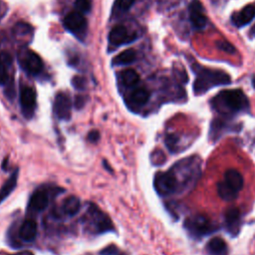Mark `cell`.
<instances>
[{"label": "cell", "mask_w": 255, "mask_h": 255, "mask_svg": "<svg viewBox=\"0 0 255 255\" xmlns=\"http://www.w3.org/2000/svg\"><path fill=\"white\" fill-rule=\"evenodd\" d=\"M87 25V20L84 15L79 11L70 12L64 19V26L71 32H79Z\"/></svg>", "instance_id": "cell-12"}, {"label": "cell", "mask_w": 255, "mask_h": 255, "mask_svg": "<svg viewBox=\"0 0 255 255\" xmlns=\"http://www.w3.org/2000/svg\"><path fill=\"white\" fill-rule=\"evenodd\" d=\"M135 35H129L127 28L122 25L114 27L109 34V40L114 45L126 44L130 41H133Z\"/></svg>", "instance_id": "cell-13"}, {"label": "cell", "mask_w": 255, "mask_h": 255, "mask_svg": "<svg viewBox=\"0 0 255 255\" xmlns=\"http://www.w3.org/2000/svg\"><path fill=\"white\" fill-rule=\"evenodd\" d=\"M183 226L190 236L194 238L203 237L216 229L212 221L206 215L201 213H196L187 217Z\"/></svg>", "instance_id": "cell-4"}, {"label": "cell", "mask_w": 255, "mask_h": 255, "mask_svg": "<svg viewBox=\"0 0 255 255\" xmlns=\"http://www.w3.org/2000/svg\"><path fill=\"white\" fill-rule=\"evenodd\" d=\"M136 58V53L132 49H128L120 53L114 60L113 63L115 65H128L132 63Z\"/></svg>", "instance_id": "cell-24"}, {"label": "cell", "mask_w": 255, "mask_h": 255, "mask_svg": "<svg viewBox=\"0 0 255 255\" xmlns=\"http://www.w3.org/2000/svg\"><path fill=\"white\" fill-rule=\"evenodd\" d=\"M49 204V194L44 189L35 190L30 196L28 209L33 212H41L47 208Z\"/></svg>", "instance_id": "cell-11"}, {"label": "cell", "mask_w": 255, "mask_h": 255, "mask_svg": "<svg viewBox=\"0 0 255 255\" xmlns=\"http://www.w3.org/2000/svg\"><path fill=\"white\" fill-rule=\"evenodd\" d=\"M81 208L80 199L76 195H70L63 201L62 211L64 214L68 216L76 215Z\"/></svg>", "instance_id": "cell-20"}, {"label": "cell", "mask_w": 255, "mask_h": 255, "mask_svg": "<svg viewBox=\"0 0 255 255\" xmlns=\"http://www.w3.org/2000/svg\"><path fill=\"white\" fill-rule=\"evenodd\" d=\"M89 214V224L96 233H104L108 231H113L114 226L110 217L105 214L101 209H99L95 204H90L88 210Z\"/></svg>", "instance_id": "cell-6"}, {"label": "cell", "mask_w": 255, "mask_h": 255, "mask_svg": "<svg viewBox=\"0 0 255 255\" xmlns=\"http://www.w3.org/2000/svg\"><path fill=\"white\" fill-rule=\"evenodd\" d=\"M215 46L217 49L228 53V54H233L235 53V48L233 45H231L229 42L225 41V40H218L215 42Z\"/></svg>", "instance_id": "cell-26"}, {"label": "cell", "mask_w": 255, "mask_h": 255, "mask_svg": "<svg viewBox=\"0 0 255 255\" xmlns=\"http://www.w3.org/2000/svg\"><path fill=\"white\" fill-rule=\"evenodd\" d=\"M254 17H255V7L253 5H247L237 15H234L232 17V20L236 26L241 27L250 23Z\"/></svg>", "instance_id": "cell-18"}, {"label": "cell", "mask_w": 255, "mask_h": 255, "mask_svg": "<svg viewBox=\"0 0 255 255\" xmlns=\"http://www.w3.org/2000/svg\"><path fill=\"white\" fill-rule=\"evenodd\" d=\"M134 0H117V6L121 9V10H128L130 8V6L133 4Z\"/></svg>", "instance_id": "cell-30"}, {"label": "cell", "mask_w": 255, "mask_h": 255, "mask_svg": "<svg viewBox=\"0 0 255 255\" xmlns=\"http://www.w3.org/2000/svg\"><path fill=\"white\" fill-rule=\"evenodd\" d=\"M224 226L229 234L236 236L240 231L241 214L237 207H229L224 213Z\"/></svg>", "instance_id": "cell-10"}, {"label": "cell", "mask_w": 255, "mask_h": 255, "mask_svg": "<svg viewBox=\"0 0 255 255\" xmlns=\"http://www.w3.org/2000/svg\"><path fill=\"white\" fill-rule=\"evenodd\" d=\"M12 64L11 56L6 52L0 53V85H5L8 82V68Z\"/></svg>", "instance_id": "cell-21"}, {"label": "cell", "mask_w": 255, "mask_h": 255, "mask_svg": "<svg viewBox=\"0 0 255 255\" xmlns=\"http://www.w3.org/2000/svg\"><path fill=\"white\" fill-rule=\"evenodd\" d=\"M224 181L236 192H239L244 184L242 174L236 169H228L224 173Z\"/></svg>", "instance_id": "cell-17"}, {"label": "cell", "mask_w": 255, "mask_h": 255, "mask_svg": "<svg viewBox=\"0 0 255 255\" xmlns=\"http://www.w3.org/2000/svg\"><path fill=\"white\" fill-rule=\"evenodd\" d=\"M153 186L157 194L160 196L171 195L178 190L177 180L170 169L168 171L157 172L154 175Z\"/></svg>", "instance_id": "cell-5"}, {"label": "cell", "mask_w": 255, "mask_h": 255, "mask_svg": "<svg viewBox=\"0 0 255 255\" xmlns=\"http://www.w3.org/2000/svg\"><path fill=\"white\" fill-rule=\"evenodd\" d=\"M85 105V101H84V98L79 96L76 98V101H75V106L77 109H81L83 106Z\"/></svg>", "instance_id": "cell-32"}, {"label": "cell", "mask_w": 255, "mask_h": 255, "mask_svg": "<svg viewBox=\"0 0 255 255\" xmlns=\"http://www.w3.org/2000/svg\"><path fill=\"white\" fill-rule=\"evenodd\" d=\"M20 105L22 114L26 119H31L36 108V93L30 87H25L20 93Z\"/></svg>", "instance_id": "cell-9"}, {"label": "cell", "mask_w": 255, "mask_h": 255, "mask_svg": "<svg viewBox=\"0 0 255 255\" xmlns=\"http://www.w3.org/2000/svg\"><path fill=\"white\" fill-rule=\"evenodd\" d=\"M206 251L209 255H228V246L221 237L211 238L207 245Z\"/></svg>", "instance_id": "cell-16"}, {"label": "cell", "mask_w": 255, "mask_h": 255, "mask_svg": "<svg viewBox=\"0 0 255 255\" xmlns=\"http://www.w3.org/2000/svg\"><path fill=\"white\" fill-rule=\"evenodd\" d=\"M130 100L134 105L143 106L149 100V92L143 88L136 89L131 93Z\"/></svg>", "instance_id": "cell-25"}, {"label": "cell", "mask_w": 255, "mask_h": 255, "mask_svg": "<svg viewBox=\"0 0 255 255\" xmlns=\"http://www.w3.org/2000/svg\"><path fill=\"white\" fill-rule=\"evenodd\" d=\"M230 82V77L224 72L203 70L194 82L193 89L196 95H201L214 86L228 85Z\"/></svg>", "instance_id": "cell-3"}, {"label": "cell", "mask_w": 255, "mask_h": 255, "mask_svg": "<svg viewBox=\"0 0 255 255\" xmlns=\"http://www.w3.org/2000/svg\"><path fill=\"white\" fill-rule=\"evenodd\" d=\"M18 175H19V169L16 168L11 175L8 177V179L4 182V184L0 188V203H2L9 195L10 193L15 189L17 185V180H18Z\"/></svg>", "instance_id": "cell-19"}, {"label": "cell", "mask_w": 255, "mask_h": 255, "mask_svg": "<svg viewBox=\"0 0 255 255\" xmlns=\"http://www.w3.org/2000/svg\"><path fill=\"white\" fill-rule=\"evenodd\" d=\"M75 6L79 12L87 13L91 9V1L90 0H76Z\"/></svg>", "instance_id": "cell-27"}, {"label": "cell", "mask_w": 255, "mask_h": 255, "mask_svg": "<svg viewBox=\"0 0 255 255\" xmlns=\"http://www.w3.org/2000/svg\"><path fill=\"white\" fill-rule=\"evenodd\" d=\"M88 139L89 141L91 142H97L99 139H100V132L96 129L94 130H91L89 133H88Z\"/></svg>", "instance_id": "cell-31"}, {"label": "cell", "mask_w": 255, "mask_h": 255, "mask_svg": "<svg viewBox=\"0 0 255 255\" xmlns=\"http://www.w3.org/2000/svg\"><path fill=\"white\" fill-rule=\"evenodd\" d=\"M37 223L33 219H26L20 226L19 236L23 241L31 242L37 235Z\"/></svg>", "instance_id": "cell-15"}, {"label": "cell", "mask_w": 255, "mask_h": 255, "mask_svg": "<svg viewBox=\"0 0 255 255\" xmlns=\"http://www.w3.org/2000/svg\"><path fill=\"white\" fill-rule=\"evenodd\" d=\"M214 108L221 114H234L245 111L248 99L241 90H226L214 99Z\"/></svg>", "instance_id": "cell-2"}, {"label": "cell", "mask_w": 255, "mask_h": 255, "mask_svg": "<svg viewBox=\"0 0 255 255\" xmlns=\"http://www.w3.org/2000/svg\"><path fill=\"white\" fill-rule=\"evenodd\" d=\"M217 193L225 201H232L237 197L238 192L233 190L224 180L217 183Z\"/></svg>", "instance_id": "cell-22"}, {"label": "cell", "mask_w": 255, "mask_h": 255, "mask_svg": "<svg viewBox=\"0 0 255 255\" xmlns=\"http://www.w3.org/2000/svg\"><path fill=\"white\" fill-rule=\"evenodd\" d=\"M72 85L75 89H78V90H84L86 88V85H87V82H86V79L84 77H81V76H76L73 78L72 80Z\"/></svg>", "instance_id": "cell-28"}, {"label": "cell", "mask_w": 255, "mask_h": 255, "mask_svg": "<svg viewBox=\"0 0 255 255\" xmlns=\"http://www.w3.org/2000/svg\"><path fill=\"white\" fill-rule=\"evenodd\" d=\"M54 114L55 116L62 121H68L71 118L72 103L69 95L66 93L60 92L56 95L54 101Z\"/></svg>", "instance_id": "cell-8"}, {"label": "cell", "mask_w": 255, "mask_h": 255, "mask_svg": "<svg viewBox=\"0 0 255 255\" xmlns=\"http://www.w3.org/2000/svg\"><path fill=\"white\" fill-rule=\"evenodd\" d=\"M151 161L153 164H162L165 161L164 153L161 150H154L151 154Z\"/></svg>", "instance_id": "cell-29"}, {"label": "cell", "mask_w": 255, "mask_h": 255, "mask_svg": "<svg viewBox=\"0 0 255 255\" xmlns=\"http://www.w3.org/2000/svg\"><path fill=\"white\" fill-rule=\"evenodd\" d=\"M120 79L125 86L132 87L138 83L139 76L134 70L127 69V70L122 71V73L120 74Z\"/></svg>", "instance_id": "cell-23"}, {"label": "cell", "mask_w": 255, "mask_h": 255, "mask_svg": "<svg viewBox=\"0 0 255 255\" xmlns=\"http://www.w3.org/2000/svg\"><path fill=\"white\" fill-rule=\"evenodd\" d=\"M189 19L193 27L201 29L206 25V17L202 12V6L199 2L193 1L189 7Z\"/></svg>", "instance_id": "cell-14"}, {"label": "cell", "mask_w": 255, "mask_h": 255, "mask_svg": "<svg viewBox=\"0 0 255 255\" xmlns=\"http://www.w3.org/2000/svg\"><path fill=\"white\" fill-rule=\"evenodd\" d=\"M19 62L26 72L33 75L39 74L43 69V62L41 58L30 49H24L19 52Z\"/></svg>", "instance_id": "cell-7"}, {"label": "cell", "mask_w": 255, "mask_h": 255, "mask_svg": "<svg viewBox=\"0 0 255 255\" xmlns=\"http://www.w3.org/2000/svg\"><path fill=\"white\" fill-rule=\"evenodd\" d=\"M13 255H33V254L28 253V252H24V253H18V254H13Z\"/></svg>", "instance_id": "cell-33"}, {"label": "cell", "mask_w": 255, "mask_h": 255, "mask_svg": "<svg viewBox=\"0 0 255 255\" xmlns=\"http://www.w3.org/2000/svg\"><path fill=\"white\" fill-rule=\"evenodd\" d=\"M170 170L177 180V192L190 191L200 177L201 158L197 155H192L180 159L170 168Z\"/></svg>", "instance_id": "cell-1"}]
</instances>
